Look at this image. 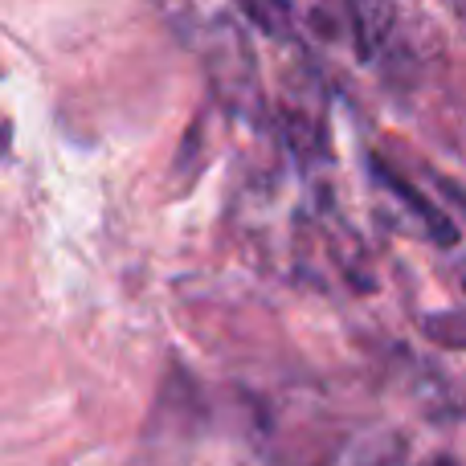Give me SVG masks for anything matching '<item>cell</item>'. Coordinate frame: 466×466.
I'll use <instances>...</instances> for the list:
<instances>
[{"instance_id":"1","label":"cell","mask_w":466,"mask_h":466,"mask_svg":"<svg viewBox=\"0 0 466 466\" xmlns=\"http://www.w3.org/2000/svg\"><path fill=\"white\" fill-rule=\"evenodd\" d=\"M197 434H201V393L185 372L172 369L131 466H185Z\"/></svg>"},{"instance_id":"2","label":"cell","mask_w":466,"mask_h":466,"mask_svg":"<svg viewBox=\"0 0 466 466\" xmlns=\"http://www.w3.org/2000/svg\"><path fill=\"white\" fill-rule=\"evenodd\" d=\"M348 16H352V29H356V46H360L364 57H380L393 41V0H344Z\"/></svg>"},{"instance_id":"3","label":"cell","mask_w":466,"mask_h":466,"mask_svg":"<svg viewBox=\"0 0 466 466\" xmlns=\"http://www.w3.org/2000/svg\"><path fill=\"white\" fill-rule=\"evenodd\" d=\"M377 177L385 180V188L397 197V201H405L413 213H418L421 221H426V229H430V238H434V241H442V246H451V241L459 238V229L451 226V218H446V213L438 209V205H430L426 197H421L418 188L410 185V180H401V177H397V172H385V168H377Z\"/></svg>"},{"instance_id":"4","label":"cell","mask_w":466,"mask_h":466,"mask_svg":"<svg viewBox=\"0 0 466 466\" xmlns=\"http://www.w3.org/2000/svg\"><path fill=\"white\" fill-rule=\"evenodd\" d=\"M238 5H241V13H246L262 33H270V37H287L290 13H287V5H282V0H238Z\"/></svg>"},{"instance_id":"5","label":"cell","mask_w":466,"mask_h":466,"mask_svg":"<svg viewBox=\"0 0 466 466\" xmlns=\"http://www.w3.org/2000/svg\"><path fill=\"white\" fill-rule=\"evenodd\" d=\"M421 331H426V339H434L442 348H466V315H421Z\"/></svg>"},{"instance_id":"6","label":"cell","mask_w":466,"mask_h":466,"mask_svg":"<svg viewBox=\"0 0 466 466\" xmlns=\"http://www.w3.org/2000/svg\"><path fill=\"white\" fill-rule=\"evenodd\" d=\"M430 466H459V462H454V459H446V454H442V459H434Z\"/></svg>"}]
</instances>
